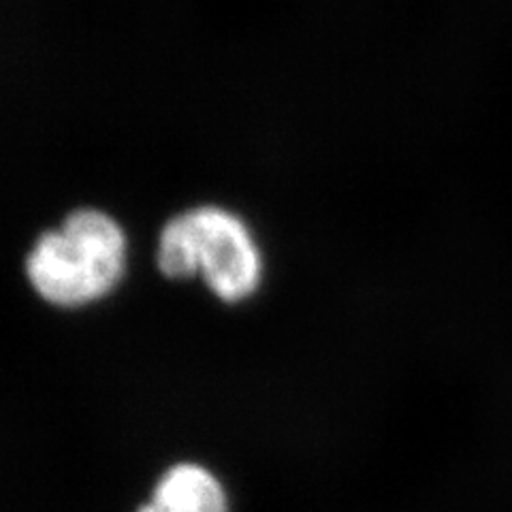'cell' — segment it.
Segmentation results:
<instances>
[{"instance_id":"obj_3","label":"cell","mask_w":512,"mask_h":512,"mask_svg":"<svg viewBox=\"0 0 512 512\" xmlns=\"http://www.w3.org/2000/svg\"><path fill=\"white\" fill-rule=\"evenodd\" d=\"M139 512H229V502L210 470L197 463H178L160 476L152 500Z\"/></svg>"},{"instance_id":"obj_1","label":"cell","mask_w":512,"mask_h":512,"mask_svg":"<svg viewBox=\"0 0 512 512\" xmlns=\"http://www.w3.org/2000/svg\"><path fill=\"white\" fill-rule=\"evenodd\" d=\"M126 265V235L99 210H77L62 227L39 237L26 259L32 288L62 308H79L105 297Z\"/></svg>"},{"instance_id":"obj_2","label":"cell","mask_w":512,"mask_h":512,"mask_svg":"<svg viewBox=\"0 0 512 512\" xmlns=\"http://www.w3.org/2000/svg\"><path fill=\"white\" fill-rule=\"evenodd\" d=\"M158 269L167 278L201 276L222 301H242L261 284L263 259L246 224L218 205L171 218L158 239Z\"/></svg>"}]
</instances>
